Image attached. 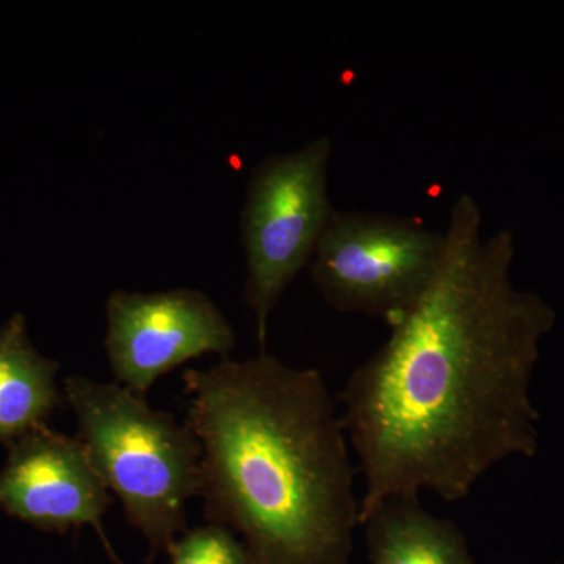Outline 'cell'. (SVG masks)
Listing matches in <instances>:
<instances>
[{"label": "cell", "instance_id": "obj_1", "mask_svg": "<svg viewBox=\"0 0 564 564\" xmlns=\"http://www.w3.org/2000/svg\"><path fill=\"white\" fill-rule=\"evenodd\" d=\"M481 226L478 203L459 196L432 288L340 393L364 478L361 518L423 491L458 502L497 464L536 454L530 384L556 315L511 281L513 234L485 239Z\"/></svg>", "mask_w": 564, "mask_h": 564}, {"label": "cell", "instance_id": "obj_2", "mask_svg": "<svg viewBox=\"0 0 564 564\" xmlns=\"http://www.w3.org/2000/svg\"><path fill=\"white\" fill-rule=\"evenodd\" d=\"M182 381L207 522L240 536L248 564H350L361 497L322 373L262 350Z\"/></svg>", "mask_w": 564, "mask_h": 564}, {"label": "cell", "instance_id": "obj_3", "mask_svg": "<svg viewBox=\"0 0 564 564\" xmlns=\"http://www.w3.org/2000/svg\"><path fill=\"white\" fill-rule=\"evenodd\" d=\"M93 466L120 499L152 554L185 532L187 507L202 494V445L187 423L155 410L118 383L73 375L63 381Z\"/></svg>", "mask_w": 564, "mask_h": 564}, {"label": "cell", "instance_id": "obj_4", "mask_svg": "<svg viewBox=\"0 0 564 564\" xmlns=\"http://www.w3.org/2000/svg\"><path fill=\"white\" fill-rule=\"evenodd\" d=\"M332 140L269 155L252 169L240 237L247 263L243 302L254 314L261 348L270 315L296 274L310 267L334 207L328 195Z\"/></svg>", "mask_w": 564, "mask_h": 564}, {"label": "cell", "instance_id": "obj_5", "mask_svg": "<svg viewBox=\"0 0 564 564\" xmlns=\"http://www.w3.org/2000/svg\"><path fill=\"white\" fill-rule=\"evenodd\" d=\"M445 252V231L419 218L334 209L310 263L311 280L337 313L392 325L432 288Z\"/></svg>", "mask_w": 564, "mask_h": 564}, {"label": "cell", "instance_id": "obj_6", "mask_svg": "<svg viewBox=\"0 0 564 564\" xmlns=\"http://www.w3.org/2000/svg\"><path fill=\"white\" fill-rule=\"evenodd\" d=\"M107 358L115 383L147 397L163 375L204 355L229 358L236 332L206 293L115 291L106 302Z\"/></svg>", "mask_w": 564, "mask_h": 564}, {"label": "cell", "instance_id": "obj_7", "mask_svg": "<svg viewBox=\"0 0 564 564\" xmlns=\"http://www.w3.org/2000/svg\"><path fill=\"white\" fill-rule=\"evenodd\" d=\"M109 488L77 437L41 425L9 445L0 473V511L46 532L91 525L110 551L102 518Z\"/></svg>", "mask_w": 564, "mask_h": 564}, {"label": "cell", "instance_id": "obj_8", "mask_svg": "<svg viewBox=\"0 0 564 564\" xmlns=\"http://www.w3.org/2000/svg\"><path fill=\"white\" fill-rule=\"evenodd\" d=\"M361 525L370 564H477L458 525L430 513L419 497H389Z\"/></svg>", "mask_w": 564, "mask_h": 564}, {"label": "cell", "instance_id": "obj_9", "mask_svg": "<svg viewBox=\"0 0 564 564\" xmlns=\"http://www.w3.org/2000/svg\"><path fill=\"white\" fill-rule=\"evenodd\" d=\"M58 362L33 347L24 315L0 326V445L17 443L61 406Z\"/></svg>", "mask_w": 564, "mask_h": 564}, {"label": "cell", "instance_id": "obj_10", "mask_svg": "<svg viewBox=\"0 0 564 564\" xmlns=\"http://www.w3.org/2000/svg\"><path fill=\"white\" fill-rule=\"evenodd\" d=\"M166 552L172 564H248L242 541L226 527L209 522L182 533Z\"/></svg>", "mask_w": 564, "mask_h": 564}]
</instances>
